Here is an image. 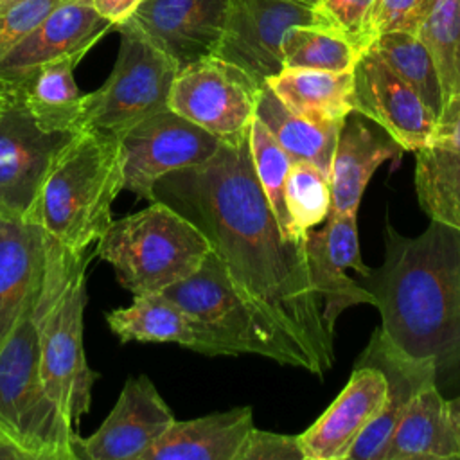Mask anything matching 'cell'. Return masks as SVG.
Listing matches in <instances>:
<instances>
[{
  "label": "cell",
  "mask_w": 460,
  "mask_h": 460,
  "mask_svg": "<svg viewBox=\"0 0 460 460\" xmlns=\"http://www.w3.org/2000/svg\"><path fill=\"white\" fill-rule=\"evenodd\" d=\"M365 50L327 23L291 27L282 40L284 68L350 72Z\"/></svg>",
  "instance_id": "83f0119b"
},
{
  "label": "cell",
  "mask_w": 460,
  "mask_h": 460,
  "mask_svg": "<svg viewBox=\"0 0 460 460\" xmlns=\"http://www.w3.org/2000/svg\"><path fill=\"white\" fill-rule=\"evenodd\" d=\"M255 117L293 162L313 164L325 178L331 176L332 153L343 122H320L291 111L264 83L259 88Z\"/></svg>",
  "instance_id": "d4e9b609"
},
{
  "label": "cell",
  "mask_w": 460,
  "mask_h": 460,
  "mask_svg": "<svg viewBox=\"0 0 460 460\" xmlns=\"http://www.w3.org/2000/svg\"><path fill=\"white\" fill-rule=\"evenodd\" d=\"M120 190L119 137L81 129L54 158L27 221L70 252H86L113 221L111 205Z\"/></svg>",
  "instance_id": "277c9868"
},
{
  "label": "cell",
  "mask_w": 460,
  "mask_h": 460,
  "mask_svg": "<svg viewBox=\"0 0 460 460\" xmlns=\"http://www.w3.org/2000/svg\"><path fill=\"white\" fill-rule=\"evenodd\" d=\"M2 2H4V0H0V4H2Z\"/></svg>",
  "instance_id": "ee69618b"
},
{
  "label": "cell",
  "mask_w": 460,
  "mask_h": 460,
  "mask_svg": "<svg viewBox=\"0 0 460 460\" xmlns=\"http://www.w3.org/2000/svg\"><path fill=\"white\" fill-rule=\"evenodd\" d=\"M385 262L368 289L379 331L402 352L431 359L437 377L460 368V232L431 221L417 237L386 223Z\"/></svg>",
  "instance_id": "7a4b0ae2"
},
{
  "label": "cell",
  "mask_w": 460,
  "mask_h": 460,
  "mask_svg": "<svg viewBox=\"0 0 460 460\" xmlns=\"http://www.w3.org/2000/svg\"><path fill=\"white\" fill-rule=\"evenodd\" d=\"M75 133L43 131L11 88L0 111V217L27 221L54 158Z\"/></svg>",
  "instance_id": "8fae6325"
},
{
  "label": "cell",
  "mask_w": 460,
  "mask_h": 460,
  "mask_svg": "<svg viewBox=\"0 0 460 460\" xmlns=\"http://www.w3.org/2000/svg\"><path fill=\"white\" fill-rule=\"evenodd\" d=\"M323 23L313 7L289 0H228L223 36L214 52L244 70L259 86L284 68L282 40L295 25Z\"/></svg>",
  "instance_id": "7c38bea8"
},
{
  "label": "cell",
  "mask_w": 460,
  "mask_h": 460,
  "mask_svg": "<svg viewBox=\"0 0 460 460\" xmlns=\"http://www.w3.org/2000/svg\"><path fill=\"white\" fill-rule=\"evenodd\" d=\"M325 253L340 268L354 270L363 277H370L372 270L363 264L359 255L356 214H329L323 230H318Z\"/></svg>",
  "instance_id": "d590c367"
},
{
  "label": "cell",
  "mask_w": 460,
  "mask_h": 460,
  "mask_svg": "<svg viewBox=\"0 0 460 460\" xmlns=\"http://www.w3.org/2000/svg\"><path fill=\"white\" fill-rule=\"evenodd\" d=\"M275 95L295 113L320 122H343L352 113L354 74L313 68H282L266 79Z\"/></svg>",
  "instance_id": "4316f807"
},
{
  "label": "cell",
  "mask_w": 460,
  "mask_h": 460,
  "mask_svg": "<svg viewBox=\"0 0 460 460\" xmlns=\"http://www.w3.org/2000/svg\"><path fill=\"white\" fill-rule=\"evenodd\" d=\"M106 322L122 343H176L212 356L210 341L198 322L162 291L133 296L131 305L108 311Z\"/></svg>",
  "instance_id": "cb8c5ba5"
},
{
  "label": "cell",
  "mask_w": 460,
  "mask_h": 460,
  "mask_svg": "<svg viewBox=\"0 0 460 460\" xmlns=\"http://www.w3.org/2000/svg\"><path fill=\"white\" fill-rule=\"evenodd\" d=\"M122 190L155 201V183L178 169L207 162L221 140L172 110H162L119 137Z\"/></svg>",
  "instance_id": "30bf717a"
},
{
  "label": "cell",
  "mask_w": 460,
  "mask_h": 460,
  "mask_svg": "<svg viewBox=\"0 0 460 460\" xmlns=\"http://www.w3.org/2000/svg\"><path fill=\"white\" fill-rule=\"evenodd\" d=\"M97 13L113 27L126 22L142 0H92Z\"/></svg>",
  "instance_id": "f35d334b"
},
{
  "label": "cell",
  "mask_w": 460,
  "mask_h": 460,
  "mask_svg": "<svg viewBox=\"0 0 460 460\" xmlns=\"http://www.w3.org/2000/svg\"><path fill=\"white\" fill-rule=\"evenodd\" d=\"M174 420L146 374L128 377L104 422L90 437L77 435L75 460H142Z\"/></svg>",
  "instance_id": "4fadbf2b"
},
{
  "label": "cell",
  "mask_w": 460,
  "mask_h": 460,
  "mask_svg": "<svg viewBox=\"0 0 460 460\" xmlns=\"http://www.w3.org/2000/svg\"><path fill=\"white\" fill-rule=\"evenodd\" d=\"M352 110L383 128L404 151L429 140L437 117L370 45L354 65Z\"/></svg>",
  "instance_id": "5bb4252c"
},
{
  "label": "cell",
  "mask_w": 460,
  "mask_h": 460,
  "mask_svg": "<svg viewBox=\"0 0 460 460\" xmlns=\"http://www.w3.org/2000/svg\"><path fill=\"white\" fill-rule=\"evenodd\" d=\"M252 428V406L174 420L142 460H235Z\"/></svg>",
  "instance_id": "603a6c76"
},
{
  "label": "cell",
  "mask_w": 460,
  "mask_h": 460,
  "mask_svg": "<svg viewBox=\"0 0 460 460\" xmlns=\"http://www.w3.org/2000/svg\"><path fill=\"white\" fill-rule=\"evenodd\" d=\"M88 262L86 252L68 250L61 282L40 327V368L45 392L75 431L81 417L90 411L92 388L101 376L88 365L83 349Z\"/></svg>",
  "instance_id": "8992f818"
},
{
  "label": "cell",
  "mask_w": 460,
  "mask_h": 460,
  "mask_svg": "<svg viewBox=\"0 0 460 460\" xmlns=\"http://www.w3.org/2000/svg\"><path fill=\"white\" fill-rule=\"evenodd\" d=\"M460 458V424L437 383L424 386L394 429L383 460Z\"/></svg>",
  "instance_id": "7402d4cb"
},
{
  "label": "cell",
  "mask_w": 460,
  "mask_h": 460,
  "mask_svg": "<svg viewBox=\"0 0 460 460\" xmlns=\"http://www.w3.org/2000/svg\"><path fill=\"white\" fill-rule=\"evenodd\" d=\"M110 29L92 0H65L0 59V83L16 86L38 66L65 56L83 59Z\"/></svg>",
  "instance_id": "e0dca14e"
},
{
  "label": "cell",
  "mask_w": 460,
  "mask_h": 460,
  "mask_svg": "<svg viewBox=\"0 0 460 460\" xmlns=\"http://www.w3.org/2000/svg\"><path fill=\"white\" fill-rule=\"evenodd\" d=\"M401 151L399 144L376 122L352 111L347 115L331 162L329 214H358L367 183L376 169Z\"/></svg>",
  "instance_id": "ffe728a7"
},
{
  "label": "cell",
  "mask_w": 460,
  "mask_h": 460,
  "mask_svg": "<svg viewBox=\"0 0 460 460\" xmlns=\"http://www.w3.org/2000/svg\"><path fill=\"white\" fill-rule=\"evenodd\" d=\"M259 88L239 66L208 56L178 70L167 108L221 142L237 144L250 135Z\"/></svg>",
  "instance_id": "9c48e42d"
},
{
  "label": "cell",
  "mask_w": 460,
  "mask_h": 460,
  "mask_svg": "<svg viewBox=\"0 0 460 460\" xmlns=\"http://www.w3.org/2000/svg\"><path fill=\"white\" fill-rule=\"evenodd\" d=\"M437 0H376L368 16L372 41L386 32L417 34Z\"/></svg>",
  "instance_id": "e575fe53"
},
{
  "label": "cell",
  "mask_w": 460,
  "mask_h": 460,
  "mask_svg": "<svg viewBox=\"0 0 460 460\" xmlns=\"http://www.w3.org/2000/svg\"><path fill=\"white\" fill-rule=\"evenodd\" d=\"M162 293L198 322L210 341L212 356L259 354L293 367L284 347L232 288L214 250L192 275Z\"/></svg>",
  "instance_id": "ba28073f"
},
{
  "label": "cell",
  "mask_w": 460,
  "mask_h": 460,
  "mask_svg": "<svg viewBox=\"0 0 460 460\" xmlns=\"http://www.w3.org/2000/svg\"><path fill=\"white\" fill-rule=\"evenodd\" d=\"M65 0H4L0 4V59Z\"/></svg>",
  "instance_id": "836d02e7"
},
{
  "label": "cell",
  "mask_w": 460,
  "mask_h": 460,
  "mask_svg": "<svg viewBox=\"0 0 460 460\" xmlns=\"http://www.w3.org/2000/svg\"><path fill=\"white\" fill-rule=\"evenodd\" d=\"M415 190L431 221L460 232V93L444 102L426 146L415 151Z\"/></svg>",
  "instance_id": "d6986e66"
},
{
  "label": "cell",
  "mask_w": 460,
  "mask_h": 460,
  "mask_svg": "<svg viewBox=\"0 0 460 460\" xmlns=\"http://www.w3.org/2000/svg\"><path fill=\"white\" fill-rule=\"evenodd\" d=\"M376 0H322L314 11L320 20L352 38L363 50L374 41L368 34V16Z\"/></svg>",
  "instance_id": "8d00e7d4"
},
{
  "label": "cell",
  "mask_w": 460,
  "mask_h": 460,
  "mask_svg": "<svg viewBox=\"0 0 460 460\" xmlns=\"http://www.w3.org/2000/svg\"><path fill=\"white\" fill-rule=\"evenodd\" d=\"M305 255H307L313 291L320 304L325 331L334 338V327H336L338 316L345 309L352 305H361V304L376 305V298L367 288L349 279L343 273V268H340L329 259L318 230H307Z\"/></svg>",
  "instance_id": "f1b7e54d"
},
{
  "label": "cell",
  "mask_w": 460,
  "mask_h": 460,
  "mask_svg": "<svg viewBox=\"0 0 460 460\" xmlns=\"http://www.w3.org/2000/svg\"><path fill=\"white\" fill-rule=\"evenodd\" d=\"M228 0H142L122 23L131 25L180 68L214 56Z\"/></svg>",
  "instance_id": "9a60e30c"
},
{
  "label": "cell",
  "mask_w": 460,
  "mask_h": 460,
  "mask_svg": "<svg viewBox=\"0 0 460 460\" xmlns=\"http://www.w3.org/2000/svg\"><path fill=\"white\" fill-rule=\"evenodd\" d=\"M449 402H451V410H453V413H455V417H456V420L460 424V397H456V399H453Z\"/></svg>",
  "instance_id": "b9f144b4"
},
{
  "label": "cell",
  "mask_w": 460,
  "mask_h": 460,
  "mask_svg": "<svg viewBox=\"0 0 460 460\" xmlns=\"http://www.w3.org/2000/svg\"><path fill=\"white\" fill-rule=\"evenodd\" d=\"M286 207L295 228L307 234L325 221L331 210V185L313 164L293 162L286 178Z\"/></svg>",
  "instance_id": "d6a6232c"
},
{
  "label": "cell",
  "mask_w": 460,
  "mask_h": 460,
  "mask_svg": "<svg viewBox=\"0 0 460 460\" xmlns=\"http://www.w3.org/2000/svg\"><path fill=\"white\" fill-rule=\"evenodd\" d=\"M388 383L381 368L359 361L332 404L300 433L305 460H347L367 426L386 402Z\"/></svg>",
  "instance_id": "2e32d148"
},
{
  "label": "cell",
  "mask_w": 460,
  "mask_h": 460,
  "mask_svg": "<svg viewBox=\"0 0 460 460\" xmlns=\"http://www.w3.org/2000/svg\"><path fill=\"white\" fill-rule=\"evenodd\" d=\"M47 232L31 221L0 217V345L41 288Z\"/></svg>",
  "instance_id": "44dd1931"
},
{
  "label": "cell",
  "mask_w": 460,
  "mask_h": 460,
  "mask_svg": "<svg viewBox=\"0 0 460 460\" xmlns=\"http://www.w3.org/2000/svg\"><path fill=\"white\" fill-rule=\"evenodd\" d=\"M359 361L376 365L386 377L388 394L379 415L367 426L347 460H383L388 440L404 417L413 397L428 385L437 383V367L431 359L411 358L394 345L379 329L370 338Z\"/></svg>",
  "instance_id": "ac0fdd59"
},
{
  "label": "cell",
  "mask_w": 460,
  "mask_h": 460,
  "mask_svg": "<svg viewBox=\"0 0 460 460\" xmlns=\"http://www.w3.org/2000/svg\"><path fill=\"white\" fill-rule=\"evenodd\" d=\"M68 248L47 234L41 288L0 345V433L31 460H75V431L47 395L40 368V327L66 262Z\"/></svg>",
  "instance_id": "3957f363"
},
{
  "label": "cell",
  "mask_w": 460,
  "mask_h": 460,
  "mask_svg": "<svg viewBox=\"0 0 460 460\" xmlns=\"http://www.w3.org/2000/svg\"><path fill=\"white\" fill-rule=\"evenodd\" d=\"M250 137V135H248ZM248 137L203 164L162 176L153 189L210 241L232 288L289 354L293 367L323 377L334 363L313 291L305 237L288 239L257 181Z\"/></svg>",
  "instance_id": "6da1fadb"
},
{
  "label": "cell",
  "mask_w": 460,
  "mask_h": 460,
  "mask_svg": "<svg viewBox=\"0 0 460 460\" xmlns=\"http://www.w3.org/2000/svg\"><path fill=\"white\" fill-rule=\"evenodd\" d=\"M289 2H295V4H302V5H305V7H318V4L322 2V0H289Z\"/></svg>",
  "instance_id": "7bdbcfd3"
},
{
  "label": "cell",
  "mask_w": 460,
  "mask_h": 460,
  "mask_svg": "<svg viewBox=\"0 0 460 460\" xmlns=\"http://www.w3.org/2000/svg\"><path fill=\"white\" fill-rule=\"evenodd\" d=\"M0 460H31V456L11 438L0 433Z\"/></svg>",
  "instance_id": "ab89813d"
},
{
  "label": "cell",
  "mask_w": 460,
  "mask_h": 460,
  "mask_svg": "<svg viewBox=\"0 0 460 460\" xmlns=\"http://www.w3.org/2000/svg\"><path fill=\"white\" fill-rule=\"evenodd\" d=\"M372 45L386 65L408 83L431 113L438 117L444 108L440 79L435 61L422 40L410 32H386L379 34Z\"/></svg>",
  "instance_id": "f546056e"
},
{
  "label": "cell",
  "mask_w": 460,
  "mask_h": 460,
  "mask_svg": "<svg viewBox=\"0 0 460 460\" xmlns=\"http://www.w3.org/2000/svg\"><path fill=\"white\" fill-rule=\"evenodd\" d=\"M417 36L435 61L446 102L460 93V0H437Z\"/></svg>",
  "instance_id": "1f68e13d"
},
{
  "label": "cell",
  "mask_w": 460,
  "mask_h": 460,
  "mask_svg": "<svg viewBox=\"0 0 460 460\" xmlns=\"http://www.w3.org/2000/svg\"><path fill=\"white\" fill-rule=\"evenodd\" d=\"M9 93H11V88H9L7 84L0 83V111H2V108L5 106V102H7V99H9Z\"/></svg>",
  "instance_id": "60d3db41"
},
{
  "label": "cell",
  "mask_w": 460,
  "mask_h": 460,
  "mask_svg": "<svg viewBox=\"0 0 460 460\" xmlns=\"http://www.w3.org/2000/svg\"><path fill=\"white\" fill-rule=\"evenodd\" d=\"M248 146H250V155H252V164H253L257 181L270 203V208L282 234L288 239L305 237L307 234H300L295 228L286 207L284 189H286V178L293 160L288 156V153L280 147V144L273 138V135L257 117H253L250 126Z\"/></svg>",
  "instance_id": "4dcf8cb0"
},
{
  "label": "cell",
  "mask_w": 460,
  "mask_h": 460,
  "mask_svg": "<svg viewBox=\"0 0 460 460\" xmlns=\"http://www.w3.org/2000/svg\"><path fill=\"white\" fill-rule=\"evenodd\" d=\"M95 243L93 253L113 268L119 284L133 296L187 279L212 250L192 221L162 201L113 219Z\"/></svg>",
  "instance_id": "5b68a950"
},
{
  "label": "cell",
  "mask_w": 460,
  "mask_h": 460,
  "mask_svg": "<svg viewBox=\"0 0 460 460\" xmlns=\"http://www.w3.org/2000/svg\"><path fill=\"white\" fill-rule=\"evenodd\" d=\"M235 460H305L300 437L257 429L248 431Z\"/></svg>",
  "instance_id": "74e56055"
},
{
  "label": "cell",
  "mask_w": 460,
  "mask_h": 460,
  "mask_svg": "<svg viewBox=\"0 0 460 460\" xmlns=\"http://www.w3.org/2000/svg\"><path fill=\"white\" fill-rule=\"evenodd\" d=\"M81 61L77 56H65L49 61L31 72L14 88L32 113L36 124L49 133L81 131L83 95L74 70Z\"/></svg>",
  "instance_id": "484cf974"
},
{
  "label": "cell",
  "mask_w": 460,
  "mask_h": 460,
  "mask_svg": "<svg viewBox=\"0 0 460 460\" xmlns=\"http://www.w3.org/2000/svg\"><path fill=\"white\" fill-rule=\"evenodd\" d=\"M108 79L83 95L81 129L124 135L144 119L167 110L169 92L178 74L176 63L128 23Z\"/></svg>",
  "instance_id": "52a82bcc"
}]
</instances>
